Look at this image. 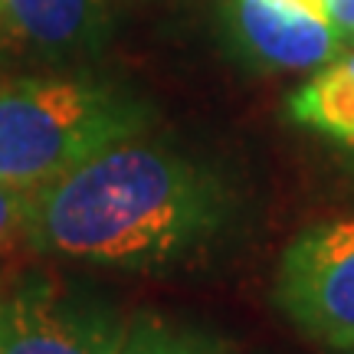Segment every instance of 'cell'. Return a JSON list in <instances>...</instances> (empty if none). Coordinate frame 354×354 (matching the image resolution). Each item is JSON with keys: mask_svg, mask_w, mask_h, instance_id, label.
<instances>
[{"mask_svg": "<svg viewBox=\"0 0 354 354\" xmlns=\"http://www.w3.org/2000/svg\"><path fill=\"white\" fill-rule=\"evenodd\" d=\"M220 180L180 154L115 141L33 190L30 240L95 266H165L203 250L227 227Z\"/></svg>", "mask_w": 354, "mask_h": 354, "instance_id": "6da1fadb", "label": "cell"}, {"mask_svg": "<svg viewBox=\"0 0 354 354\" xmlns=\"http://www.w3.org/2000/svg\"><path fill=\"white\" fill-rule=\"evenodd\" d=\"M141 128V105L115 88L73 79L7 86L0 88V180L37 190Z\"/></svg>", "mask_w": 354, "mask_h": 354, "instance_id": "7a4b0ae2", "label": "cell"}, {"mask_svg": "<svg viewBox=\"0 0 354 354\" xmlns=\"http://www.w3.org/2000/svg\"><path fill=\"white\" fill-rule=\"evenodd\" d=\"M276 305L295 328L335 351L354 348V220L295 236L279 263Z\"/></svg>", "mask_w": 354, "mask_h": 354, "instance_id": "3957f363", "label": "cell"}, {"mask_svg": "<svg viewBox=\"0 0 354 354\" xmlns=\"http://www.w3.org/2000/svg\"><path fill=\"white\" fill-rule=\"evenodd\" d=\"M128 325L46 289L0 299V354H122Z\"/></svg>", "mask_w": 354, "mask_h": 354, "instance_id": "277c9868", "label": "cell"}, {"mask_svg": "<svg viewBox=\"0 0 354 354\" xmlns=\"http://www.w3.org/2000/svg\"><path fill=\"white\" fill-rule=\"evenodd\" d=\"M233 26L243 46L272 69H322L342 53V37L299 0H236Z\"/></svg>", "mask_w": 354, "mask_h": 354, "instance_id": "5b68a950", "label": "cell"}, {"mask_svg": "<svg viewBox=\"0 0 354 354\" xmlns=\"http://www.w3.org/2000/svg\"><path fill=\"white\" fill-rule=\"evenodd\" d=\"M0 10L17 33L56 56L88 50L102 30L99 0H0Z\"/></svg>", "mask_w": 354, "mask_h": 354, "instance_id": "8992f818", "label": "cell"}, {"mask_svg": "<svg viewBox=\"0 0 354 354\" xmlns=\"http://www.w3.org/2000/svg\"><path fill=\"white\" fill-rule=\"evenodd\" d=\"M295 122L325 131L354 148V50L338 53L289 102Z\"/></svg>", "mask_w": 354, "mask_h": 354, "instance_id": "52a82bcc", "label": "cell"}, {"mask_svg": "<svg viewBox=\"0 0 354 354\" xmlns=\"http://www.w3.org/2000/svg\"><path fill=\"white\" fill-rule=\"evenodd\" d=\"M122 354H223L207 335L161 322V318H138L128 325Z\"/></svg>", "mask_w": 354, "mask_h": 354, "instance_id": "ba28073f", "label": "cell"}, {"mask_svg": "<svg viewBox=\"0 0 354 354\" xmlns=\"http://www.w3.org/2000/svg\"><path fill=\"white\" fill-rule=\"evenodd\" d=\"M30 207H33V190L0 180V250L13 246L26 233Z\"/></svg>", "mask_w": 354, "mask_h": 354, "instance_id": "9c48e42d", "label": "cell"}, {"mask_svg": "<svg viewBox=\"0 0 354 354\" xmlns=\"http://www.w3.org/2000/svg\"><path fill=\"white\" fill-rule=\"evenodd\" d=\"M325 20L342 39H354V0H325Z\"/></svg>", "mask_w": 354, "mask_h": 354, "instance_id": "30bf717a", "label": "cell"}, {"mask_svg": "<svg viewBox=\"0 0 354 354\" xmlns=\"http://www.w3.org/2000/svg\"><path fill=\"white\" fill-rule=\"evenodd\" d=\"M302 7H308L312 13H318V17H325V0H299Z\"/></svg>", "mask_w": 354, "mask_h": 354, "instance_id": "8fae6325", "label": "cell"}, {"mask_svg": "<svg viewBox=\"0 0 354 354\" xmlns=\"http://www.w3.org/2000/svg\"><path fill=\"white\" fill-rule=\"evenodd\" d=\"M338 354H354V348H348V351H338Z\"/></svg>", "mask_w": 354, "mask_h": 354, "instance_id": "7c38bea8", "label": "cell"}]
</instances>
